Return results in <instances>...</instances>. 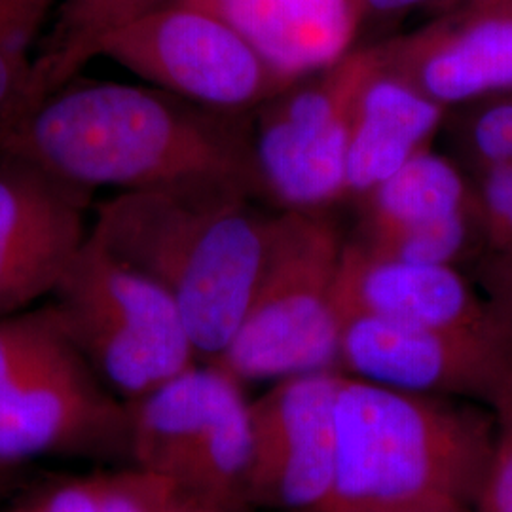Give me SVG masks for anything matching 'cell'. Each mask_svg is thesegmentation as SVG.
Listing matches in <instances>:
<instances>
[{
    "mask_svg": "<svg viewBox=\"0 0 512 512\" xmlns=\"http://www.w3.org/2000/svg\"><path fill=\"white\" fill-rule=\"evenodd\" d=\"M249 114L209 109L154 86L76 76L27 114L0 152L92 192L226 179L256 194Z\"/></svg>",
    "mask_w": 512,
    "mask_h": 512,
    "instance_id": "obj_1",
    "label": "cell"
},
{
    "mask_svg": "<svg viewBox=\"0 0 512 512\" xmlns=\"http://www.w3.org/2000/svg\"><path fill=\"white\" fill-rule=\"evenodd\" d=\"M256 198L247 184L203 179L116 192L93 209V236L173 296L200 361L224 353L264 270L274 213Z\"/></svg>",
    "mask_w": 512,
    "mask_h": 512,
    "instance_id": "obj_2",
    "label": "cell"
},
{
    "mask_svg": "<svg viewBox=\"0 0 512 512\" xmlns=\"http://www.w3.org/2000/svg\"><path fill=\"white\" fill-rule=\"evenodd\" d=\"M494 421L458 399L408 393L344 372L336 467L323 512H433L482 492Z\"/></svg>",
    "mask_w": 512,
    "mask_h": 512,
    "instance_id": "obj_3",
    "label": "cell"
},
{
    "mask_svg": "<svg viewBox=\"0 0 512 512\" xmlns=\"http://www.w3.org/2000/svg\"><path fill=\"white\" fill-rule=\"evenodd\" d=\"M37 458L129 465V406L44 306L0 317V465Z\"/></svg>",
    "mask_w": 512,
    "mask_h": 512,
    "instance_id": "obj_4",
    "label": "cell"
},
{
    "mask_svg": "<svg viewBox=\"0 0 512 512\" xmlns=\"http://www.w3.org/2000/svg\"><path fill=\"white\" fill-rule=\"evenodd\" d=\"M346 241L329 211H275L253 300L211 363L243 384L340 370L338 279Z\"/></svg>",
    "mask_w": 512,
    "mask_h": 512,
    "instance_id": "obj_5",
    "label": "cell"
},
{
    "mask_svg": "<svg viewBox=\"0 0 512 512\" xmlns=\"http://www.w3.org/2000/svg\"><path fill=\"white\" fill-rule=\"evenodd\" d=\"M46 306L93 372L124 403L200 363L173 296L110 255L92 230Z\"/></svg>",
    "mask_w": 512,
    "mask_h": 512,
    "instance_id": "obj_6",
    "label": "cell"
},
{
    "mask_svg": "<svg viewBox=\"0 0 512 512\" xmlns=\"http://www.w3.org/2000/svg\"><path fill=\"white\" fill-rule=\"evenodd\" d=\"M372 61V46L351 48L256 109L251 150L258 198L277 211H329L348 200L351 118Z\"/></svg>",
    "mask_w": 512,
    "mask_h": 512,
    "instance_id": "obj_7",
    "label": "cell"
},
{
    "mask_svg": "<svg viewBox=\"0 0 512 512\" xmlns=\"http://www.w3.org/2000/svg\"><path fill=\"white\" fill-rule=\"evenodd\" d=\"M101 57L154 88L226 112L256 110L293 84L224 14L177 0L120 29Z\"/></svg>",
    "mask_w": 512,
    "mask_h": 512,
    "instance_id": "obj_8",
    "label": "cell"
},
{
    "mask_svg": "<svg viewBox=\"0 0 512 512\" xmlns=\"http://www.w3.org/2000/svg\"><path fill=\"white\" fill-rule=\"evenodd\" d=\"M340 370L408 393L494 406L512 380V327L429 329L349 315Z\"/></svg>",
    "mask_w": 512,
    "mask_h": 512,
    "instance_id": "obj_9",
    "label": "cell"
},
{
    "mask_svg": "<svg viewBox=\"0 0 512 512\" xmlns=\"http://www.w3.org/2000/svg\"><path fill=\"white\" fill-rule=\"evenodd\" d=\"M342 370L274 382L251 403V507L323 512L336 467V401Z\"/></svg>",
    "mask_w": 512,
    "mask_h": 512,
    "instance_id": "obj_10",
    "label": "cell"
},
{
    "mask_svg": "<svg viewBox=\"0 0 512 512\" xmlns=\"http://www.w3.org/2000/svg\"><path fill=\"white\" fill-rule=\"evenodd\" d=\"M92 190L0 152V317L50 298L90 234Z\"/></svg>",
    "mask_w": 512,
    "mask_h": 512,
    "instance_id": "obj_11",
    "label": "cell"
},
{
    "mask_svg": "<svg viewBox=\"0 0 512 512\" xmlns=\"http://www.w3.org/2000/svg\"><path fill=\"white\" fill-rule=\"evenodd\" d=\"M376 48L389 71L444 109L512 92V0H465Z\"/></svg>",
    "mask_w": 512,
    "mask_h": 512,
    "instance_id": "obj_12",
    "label": "cell"
},
{
    "mask_svg": "<svg viewBox=\"0 0 512 512\" xmlns=\"http://www.w3.org/2000/svg\"><path fill=\"white\" fill-rule=\"evenodd\" d=\"M338 302L344 319L368 315L429 329L512 327L511 319L463 268L385 258L349 238L340 266Z\"/></svg>",
    "mask_w": 512,
    "mask_h": 512,
    "instance_id": "obj_13",
    "label": "cell"
},
{
    "mask_svg": "<svg viewBox=\"0 0 512 512\" xmlns=\"http://www.w3.org/2000/svg\"><path fill=\"white\" fill-rule=\"evenodd\" d=\"M243 395L232 372L200 361L129 403V465L177 488L224 412Z\"/></svg>",
    "mask_w": 512,
    "mask_h": 512,
    "instance_id": "obj_14",
    "label": "cell"
},
{
    "mask_svg": "<svg viewBox=\"0 0 512 512\" xmlns=\"http://www.w3.org/2000/svg\"><path fill=\"white\" fill-rule=\"evenodd\" d=\"M359 88L349 133L348 200H363L416 154L433 147L448 109L389 71L376 44Z\"/></svg>",
    "mask_w": 512,
    "mask_h": 512,
    "instance_id": "obj_15",
    "label": "cell"
},
{
    "mask_svg": "<svg viewBox=\"0 0 512 512\" xmlns=\"http://www.w3.org/2000/svg\"><path fill=\"white\" fill-rule=\"evenodd\" d=\"M222 14L289 82L348 54L361 27L355 0H230Z\"/></svg>",
    "mask_w": 512,
    "mask_h": 512,
    "instance_id": "obj_16",
    "label": "cell"
},
{
    "mask_svg": "<svg viewBox=\"0 0 512 512\" xmlns=\"http://www.w3.org/2000/svg\"><path fill=\"white\" fill-rule=\"evenodd\" d=\"M353 239L372 241L475 211L471 177L448 154L427 148L368 192Z\"/></svg>",
    "mask_w": 512,
    "mask_h": 512,
    "instance_id": "obj_17",
    "label": "cell"
},
{
    "mask_svg": "<svg viewBox=\"0 0 512 512\" xmlns=\"http://www.w3.org/2000/svg\"><path fill=\"white\" fill-rule=\"evenodd\" d=\"M171 0H59L35 52L37 105L80 76L112 35Z\"/></svg>",
    "mask_w": 512,
    "mask_h": 512,
    "instance_id": "obj_18",
    "label": "cell"
},
{
    "mask_svg": "<svg viewBox=\"0 0 512 512\" xmlns=\"http://www.w3.org/2000/svg\"><path fill=\"white\" fill-rule=\"evenodd\" d=\"M59 0H0V147L37 107L35 42Z\"/></svg>",
    "mask_w": 512,
    "mask_h": 512,
    "instance_id": "obj_19",
    "label": "cell"
},
{
    "mask_svg": "<svg viewBox=\"0 0 512 512\" xmlns=\"http://www.w3.org/2000/svg\"><path fill=\"white\" fill-rule=\"evenodd\" d=\"M442 131L448 156L469 175L512 162V92L448 110Z\"/></svg>",
    "mask_w": 512,
    "mask_h": 512,
    "instance_id": "obj_20",
    "label": "cell"
},
{
    "mask_svg": "<svg viewBox=\"0 0 512 512\" xmlns=\"http://www.w3.org/2000/svg\"><path fill=\"white\" fill-rule=\"evenodd\" d=\"M471 181L488 251L512 253V162L482 171Z\"/></svg>",
    "mask_w": 512,
    "mask_h": 512,
    "instance_id": "obj_21",
    "label": "cell"
},
{
    "mask_svg": "<svg viewBox=\"0 0 512 512\" xmlns=\"http://www.w3.org/2000/svg\"><path fill=\"white\" fill-rule=\"evenodd\" d=\"M494 446L484 486L478 497L480 512H512V380L494 406Z\"/></svg>",
    "mask_w": 512,
    "mask_h": 512,
    "instance_id": "obj_22",
    "label": "cell"
},
{
    "mask_svg": "<svg viewBox=\"0 0 512 512\" xmlns=\"http://www.w3.org/2000/svg\"><path fill=\"white\" fill-rule=\"evenodd\" d=\"M105 473L44 484L0 512H101Z\"/></svg>",
    "mask_w": 512,
    "mask_h": 512,
    "instance_id": "obj_23",
    "label": "cell"
},
{
    "mask_svg": "<svg viewBox=\"0 0 512 512\" xmlns=\"http://www.w3.org/2000/svg\"><path fill=\"white\" fill-rule=\"evenodd\" d=\"M473 279L495 308L512 321V253H484L473 264Z\"/></svg>",
    "mask_w": 512,
    "mask_h": 512,
    "instance_id": "obj_24",
    "label": "cell"
},
{
    "mask_svg": "<svg viewBox=\"0 0 512 512\" xmlns=\"http://www.w3.org/2000/svg\"><path fill=\"white\" fill-rule=\"evenodd\" d=\"M465 0H355L361 23L403 18L418 10H433L437 14L448 12Z\"/></svg>",
    "mask_w": 512,
    "mask_h": 512,
    "instance_id": "obj_25",
    "label": "cell"
},
{
    "mask_svg": "<svg viewBox=\"0 0 512 512\" xmlns=\"http://www.w3.org/2000/svg\"><path fill=\"white\" fill-rule=\"evenodd\" d=\"M173 2V0H171ZM177 2H186V4H194V6H202V8H209V10H215V12H224L226 4L230 0H177Z\"/></svg>",
    "mask_w": 512,
    "mask_h": 512,
    "instance_id": "obj_26",
    "label": "cell"
},
{
    "mask_svg": "<svg viewBox=\"0 0 512 512\" xmlns=\"http://www.w3.org/2000/svg\"><path fill=\"white\" fill-rule=\"evenodd\" d=\"M179 512H219V511H209V509H200V507H192V505H186Z\"/></svg>",
    "mask_w": 512,
    "mask_h": 512,
    "instance_id": "obj_27",
    "label": "cell"
},
{
    "mask_svg": "<svg viewBox=\"0 0 512 512\" xmlns=\"http://www.w3.org/2000/svg\"><path fill=\"white\" fill-rule=\"evenodd\" d=\"M433 512H469L467 507H446V509H439V511Z\"/></svg>",
    "mask_w": 512,
    "mask_h": 512,
    "instance_id": "obj_28",
    "label": "cell"
},
{
    "mask_svg": "<svg viewBox=\"0 0 512 512\" xmlns=\"http://www.w3.org/2000/svg\"><path fill=\"white\" fill-rule=\"evenodd\" d=\"M4 469H6V467H4V465H0V473H2V471H4Z\"/></svg>",
    "mask_w": 512,
    "mask_h": 512,
    "instance_id": "obj_29",
    "label": "cell"
}]
</instances>
